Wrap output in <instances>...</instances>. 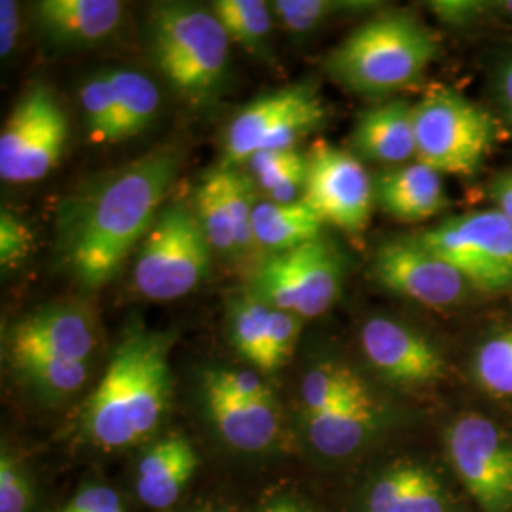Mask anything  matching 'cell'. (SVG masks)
Here are the masks:
<instances>
[{
    "label": "cell",
    "instance_id": "22",
    "mask_svg": "<svg viewBox=\"0 0 512 512\" xmlns=\"http://www.w3.org/2000/svg\"><path fill=\"white\" fill-rule=\"evenodd\" d=\"M366 512H448L437 476L421 465H395L366 495Z\"/></svg>",
    "mask_w": 512,
    "mask_h": 512
},
{
    "label": "cell",
    "instance_id": "2",
    "mask_svg": "<svg viewBox=\"0 0 512 512\" xmlns=\"http://www.w3.org/2000/svg\"><path fill=\"white\" fill-rule=\"evenodd\" d=\"M169 332L131 327L110 355L109 365L82 414L84 435L103 450H122L150 439L171 403Z\"/></svg>",
    "mask_w": 512,
    "mask_h": 512
},
{
    "label": "cell",
    "instance_id": "5",
    "mask_svg": "<svg viewBox=\"0 0 512 512\" xmlns=\"http://www.w3.org/2000/svg\"><path fill=\"white\" fill-rule=\"evenodd\" d=\"M414 129L418 162L440 175H475L497 139L492 114L446 88H433L414 107Z\"/></svg>",
    "mask_w": 512,
    "mask_h": 512
},
{
    "label": "cell",
    "instance_id": "8",
    "mask_svg": "<svg viewBox=\"0 0 512 512\" xmlns=\"http://www.w3.org/2000/svg\"><path fill=\"white\" fill-rule=\"evenodd\" d=\"M416 239L471 287L488 293L512 289V220L499 211L452 217Z\"/></svg>",
    "mask_w": 512,
    "mask_h": 512
},
{
    "label": "cell",
    "instance_id": "7",
    "mask_svg": "<svg viewBox=\"0 0 512 512\" xmlns=\"http://www.w3.org/2000/svg\"><path fill=\"white\" fill-rule=\"evenodd\" d=\"M344 281L342 258L327 239L268 256L256 268L249 294L274 310L300 319L319 317L338 300Z\"/></svg>",
    "mask_w": 512,
    "mask_h": 512
},
{
    "label": "cell",
    "instance_id": "3",
    "mask_svg": "<svg viewBox=\"0 0 512 512\" xmlns=\"http://www.w3.org/2000/svg\"><path fill=\"white\" fill-rule=\"evenodd\" d=\"M435 55L437 42L418 19L384 12L330 52L327 71L353 92L385 95L416 84Z\"/></svg>",
    "mask_w": 512,
    "mask_h": 512
},
{
    "label": "cell",
    "instance_id": "31",
    "mask_svg": "<svg viewBox=\"0 0 512 512\" xmlns=\"http://www.w3.org/2000/svg\"><path fill=\"white\" fill-rule=\"evenodd\" d=\"M222 186L228 213L232 220V230L236 239V255H247L253 247H256L255 228H253V217H255V196L253 186L249 179L232 167H222Z\"/></svg>",
    "mask_w": 512,
    "mask_h": 512
},
{
    "label": "cell",
    "instance_id": "18",
    "mask_svg": "<svg viewBox=\"0 0 512 512\" xmlns=\"http://www.w3.org/2000/svg\"><path fill=\"white\" fill-rule=\"evenodd\" d=\"M40 29L61 44L88 46L110 37L122 23L118 0H42L35 4Z\"/></svg>",
    "mask_w": 512,
    "mask_h": 512
},
{
    "label": "cell",
    "instance_id": "1",
    "mask_svg": "<svg viewBox=\"0 0 512 512\" xmlns=\"http://www.w3.org/2000/svg\"><path fill=\"white\" fill-rule=\"evenodd\" d=\"M179 165L175 148H156L101 179L71 205L61 247L80 285L99 289L120 272L129 251L160 215Z\"/></svg>",
    "mask_w": 512,
    "mask_h": 512
},
{
    "label": "cell",
    "instance_id": "12",
    "mask_svg": "<svg viewBox=\"0 0 512 512\" xmlns=\"http://www.w3.org/2000/svg\"><path fill=\"white\" fill-rule=\"evenodd\" d=\"M372 270L385 289L431 308L456 304L471 287L454 266L416 238L384 243L376 251Z\"/></svg>",
    "mask_w": 512,
    "mask_h": 512
},
{
    "label": "cell",
    "instance_id": "46",
    "mask_svg": "<svg viewBox=\"0 0 512 512\" xmlns=\"http://www.w3.org/2000/svg\"><path fill=\"white\" fill-rule=\"evenodd\" d=\"M181 512H215V511H211V509H205V507H196V509H188V511H181Z\"/></svg>",
    "mask_w": 512,
    "mask_h": 512
},
{
    "label": "cell",
    "instance_id": "19",
    "mask_svg": "<svg viewBox=\"0 0 512 512\" xmlns=\"http://www.w3.org/2000/svg\"><path fill=\"white\" fill-rule=\"evenodd\" d=\"M315 93V86L298 84L279 92L268 93L249 103L236 114V118L226 131L224 167L249 162V158L256 154L260 145L264 143V139Z\"/></svg>",
    "mask_w": 512,
    "mask_h": 512
},
{
    "label": "cell",
    "instance_id": "11",
    "mask_svg": "<svg viewBox=\"0 0 512 512\" xmlns=\"http://www.w3.org/2000/svg\"><path fill=\"white\" fill-rule=\"evenodd\" d=\"M302 200L323 222L346 232H361L376 196L365 165L346 150L319 141L306 156Z\"/></svg>",
    "mask_w": 512,
    "mask_h": 512
},
{
    "label": "cell",
    "instance_id": "15",
    "mask_svg": "<svg viewBox=\"0 0 512 512\" xmlns=\"http://www.w3.org/2000/svg\"><path fill=\"white\" fill-rule=\"evenodd\" d=\"M202 389L209 420L230 448L245 454H262L281 440L283 418L274 393L241 401L209 385H202Z\"/></svg>",
    "mask_w": 512,
    "mask_h": 512
},
{
    "label": "cell",
    "instance_id": "40",
    "mask_svg": "<svg viewBox=\"0 0 512 512\" xmlns=\"http://www.w3.org/2000/svg\"><path fill=\"white\" fill-rule=\"evenodd\" d=\"M431 10L446 25H469L480 18L486 4L476 0H437L431 2Z\"/></svg>",
    "mask_w": 512,
    "mask_h": 512
},
{
    "label": "cell",
    "instance_id": "45",
    "mask_svg": "<svg viewBox=\"0 0 512 512\" xmlns=\"http://www.w3.org/2000/svg\"><path fill=\"white\" fill-rule=\"evenodd\" d=\"M499 6H503V10L512 16V2H503V4H499Z\"/></svg>",
    "mask_w": 512,
    "mask_h": 512
},
{
    "label": "cell",
    "instance_id": "26",
    "mask_svg": "<svg viewBox=\"0 0 512 512\" xmlns=\"http://www.w3.org/2000/svg\"><path fill=\"white\" fill-rule=\"evenodd\" d=\"M249 171L274 203L300 202L306 184V156L291 150H262L249 158Z\"/></svg>",
    "mask_w": 512,
    "mask_h": 512
},
{
    "label": "cell",
    "instance_id": "30",
    "mask_svg": "<svg viewBox=\"0 0 512 512\" xmlns=\"http://www.w3.org/2000/svg\"><path fill=\"white\" fill-rule=\"evenodd\" d=\"M363 384V378L351 368L338 363H321L310 368L302 380V412L304 418L327 410L330 404Z\"/></svg>",
    "mask_w": 512,
    "mask_h": 512
},
{
    "label": "cell",
    "instance_id": "44",
    "mask_svg": "<svg viewBox=\"0 0 512 512\" xmlns=\"http://www.w3.org/2000/svg\"><path fill=\"white\" fill-rule=\"evenodd\" d=\"M260 512H310L300 501L293 497H277L270 501Z\"/></svg>",
    "mask_w": 512,
    "mask_h": 512
},
{
    "label": "cell",
    "instance_id": "34",
    "mask_svg": "<svg viewBox=\"0 0 512 512\" xmlns=\"http://www.w3.org/2000/svg\"><path fill=\"white\" fill-rule=\"evenodd\" d=\"M361 8L359 2H332V0H277L274 2V14L291 33L302 35L319 27L323 21Z\"/></svg>",
    "mask_w": 512,
    "mask_h": 512
},
{
    "label": "cell",
    "instance_id": "14",
    "mask_svg": "<svg viewBox=\"0 0 512 512\" xmlns=\"http://www.w3.org/2000/svg\"><path fill=\"white\" fill-rule=\"evenodd\" d=\"M361 346L368 363L393 384H431L446 368L439 349L425 336L393 319H368L361 332Z\"/></svg>",
    "mask_w": 512,
    "mask_h": 512
},
{
    "label": "cell",
    "instance_id": "47",
    "mask_svg": "<svg viewBox=\"0 0 512 512\" xmlns=\"http://www.w3.org/2000/svg\"><path fill=\"white\" fill-rule=\"evenodd\" d=\"M122 512H126V511H122Z\"/></svg>",
    "mask_w": 512,
    "mask_h": 512
},
{
    "label": "cell",
    "instance_id": "37",
    "mask_svg": "<svg viewBox=\"0 0 512 512\" xmlns=\"http://www.w3.org/2000/svg\"><path fill=\"white\" fill-rule=\"evenodd\" d=\"M203 385H209L220 393L234 397V399H241V401L260 399V397L272 393L268 384L251 370L213 368L203 374Z\"/></svg>",
    "mask_w": 512,
    "mask_h": 512
},
{
    "label": "cell",
    "instance_id": "29",
    "mask_svg": "<svg viewBox=\"0 0 512 512\" xmlns=\"http://www.w3.org/2000/svg\"><path fill=\"white\" fill-rule=\"evenodd\" d=\"M196 217L202 224L203 234L211 249L220 255H236V239L232 230V220L226 205L222 175L211 173L196 192Z\"/></svg>",
    "mask_w": 512,
    "mask_h": 512
},
{
    "label": "cell",
    "instance_id": "27",
    "mask_svg": "<svg viewBox=\"0 0 512 512\" xmlns=\"http://www.w3.org/2000/svg\"><path fill=\"white\" fill-rule=\"evenodd\" d=\"M272 308L251 294L239 298L230 311V338L239 355L256 368H266L268 325Z\"/></svg>",
    "mask_w": 512,
    "mask_h": 512
},
{
    "label": "cell",
    "instance_id": "42",
    "mask_svg": "<svg viewBox=\"0 0 512 512\" xmlns=\"http://www.w3.org/2000/svg\"><path fill=\"white\" fill-rule=\"evenodd\" d=\"M490 196L495 203V211L512 220V171L497 177L490 186Z\"/></svg>",
    "mask_w": 512,
    "mask_h": 512
},
{
    "label": "cell",
    "instance_id": "10",
    "mask_svg": "<svg viewBox=\"0 0 512 512\" xmlns=\"http://www.w3.org/2000/svg\"><path fill=\"white\" fill-rule=\"evenodd\" d=\"M448 456L484 512H512V446L492 421L461 416L446 435Z\"/></svg>",
    "mask_w": 512,
    "mask_h": 512
},
{
    "label": "cell",
    "instance_id": "41",
    "mask_svg": "<svg viewBox=\"0 0 512 512\" xmlns=\"http://www.w3.org/2000/svg\"><path fill=\"white\" fill-rule=\"evenodd\" d=\"M18 31V4L12 0H2L0 2V54L2 57L12 54L18 40Z\"/></svg>",
    "mask_w": 512,
    "mask_h": 512
},
{
    "label": "cell",
    "instance_id": "24",
    "mask_svg": "<svg viewBox=\"0 0 512 512\" xmlns=\"http://www.w3.org/2000/svg\"><path fill=\"white\" fill-rule=\"evenodd\" d=\"M109 80L116 99V141L139 135L150 126L160 105L156 84L135 71H110Z\"/></svg>",
    "mask_w": 512,
    "mask_h": 512
},
{
    "label": "cell",
    "instance_id": "4",
    "mask_svg": "<svg viewBox=\"0 0 512 512\" xmlns=\"http://www.w3.org/2000/svg\"><path fill=\"white\" fill-rule=\"evenodd\" d=\"M150 48L175 90L190 99H202L224 76L230 38L213 10L169 2L152 12Z\"/></svg>",
    "mask_w": 512,
    "mask_h": 512
},
{
    "label": "cell",
    "instance_id": "20",
    "mask_svg": "<svg viewBox=\"0 0 512 512\" xmlns=\"http://www.w3.org/2000/svg\"><path fill=\"white\" fill-rule=\"evenodd\" d=\"M374 196L385 213L406 222L431 219L448 207L442 175L420 162L382 173Z\"/></svg>",
    "mask_w": 512,
    "mask_h": 512
},
{
    "label": "cell",
    "instance_id": "38",
    "mask_svg": "<svg viewBox=\"0 0 512 512\" xmlns=\"http://www.w3.org/2000/svg\"><path fill=\"white\" fill-rule=\"evenodd\" d=\"M33 249L31 230L12 213L0 215V264L4 268L21 262Z\"/></svg>",
    "mask_w": 512,
    "mask_h": 512
},
{
    "label": "cell",
    "instance_id": "6",
    "mask_svg": "<svg viewBox=\"0 0 512 512\" xmlns=\"http://www.w3.org/2000/svg\"><path fill=\"white\" fill-rule=\"evenodd\" d=\"M211 253L196 211L173 203L156 217L141 243L133 283L150 300H177L207 277Z\"/></svg>",
    "mask_w": 512,
    "mask_h": 512
},
{
    "label": "cell",
    "instance_id": "33",
    "mask_svg": "<svg viewBox=\"0 0 512 512\" xmlns=\"http://www.w3.org/2000/svg\"><path fill=\"white\" fill-rule=\"evenodd\" d=\"M86 128L97 143H116V99L109 73L95 74L80 90Z\"/></svg>",
    "mask_w": 512,
    "mask_h": 512
},
{
    "label": "cell",
    "instance_id": "39",
    "mask_svg": "<svg viewBox=\"0 0 512 512\" xmlns=\"http://www.w3.org/2000/svg\"><path fill=\"white\" fill-rule=\"evenodd\" d=\"M124 505L118 492L109 486H86L61 509V512H122Z\"/></svg>",
    "mask_w": 512,
    "mask_h": 512
},
{
    "label": "cell",
    "instance_id": "9",
    "mask_svg": "<svg viewBox=\"0 0 512 512\" xmlns=\"http://www.w3.org/2000/svg\"><path fill=\"white\" fill-rule=\"evenodd\" d=\"M69 122L46 86L25 93L0 133V177L4 183H35L61 160Z\"/></svg>",
    "mask_w": 512,
    "mask_h": 512
},
{
    "label": "cell",
    "instance_id": "16",
    "mask_svg": "<svg viewBox=\"0 0 512 512\" xmlns=\"http://www.w3.org/2000/svg\"><path fill=\"white\" fill-rule=\"evenodd\" d=\"M378 421V408L363 382L353 391L330 404L327 410L304 418L306 439L325 458H348L372 435Z\"/></svg>",
    "mask_w": 512,
    "mask_h": 512
},
{
    "label": "cell",
    "instance_id": "28",
    "mask_svg": "<svg viewBox=\"0 0 512 512\" xmlns=\"http://www.w3.org/2000/svg\"><path fill=\"white\" fill-rule=\"evenodd\" d=\"M213 14L230 40L256 50L270 35L272 10L262 0H217Z\"/></svg>",
    "mask_w": 512,
    "mask_h": 512
},
{
    "label": "cell",
    "instance_id": "36",
    "mask_svg": "<svg viewBox=\"0 0 512 512\" xmlns=\"http://www.w3.org/2000/svg\"><path fill=\"white\" fill-rule=\"evenodd\" d=\"M300 332H302V319L298 315L272 308L264 372H274L291 359L294 348L298 344Z\"/></svg>",
    "mask_w": 512,
    "mask_h": 512
},
{
    "label": "cell",
    "instance_id": "32",
    "mask_svg": "<svg viewBox=\"0 0 512 512\" xmlns=\"http://www.w3.org/2000/svg\"><path fill=\"white\" fill-rule=\"evenodd\" d=\"M475 376L495 397H512V330L486 340L476 351Z\"/></svg>",
    "mask_w": 512,
    "mask_h": 512
},
{
    "label": "cell",
    "instance_id": "25",
    "mask_svg": "<svg viewBox=\"0 0 512 512\" xmlns=\"http://www.w3.org/2000/svg\"><path fill=\"white\" fill-rule=\"evenodd\" d=\"M19 378L40 397L57 401L78 393L90 378V363L55 359L38 353L10 355Z\"/></svg>",
    "mask_w": 512,
    "mask_h": 512
},
{
    "label": "cell",
    "instance_id": "13",
    "mask_svg": "<svg viewBox=\"0 0 512 512\" xmlns=\"http://www.w3.org/2000/svg\"><path fill=\"white\" fill-rule=\"evenodd\" d=\"M10 355L38 353L55 359L90 363L99 346L92 311L80 304H54L23 317L10 330Z\"/></svg>",
    "mask_w": 512,
    "mask_h": 512
},
{
    "label": "cell",
    "instance_id": "35",
    "mask_svg": "<svg viewBox=\"0 0 512 512\" xmlns=\"http://www.w3.org/2000/svg\"><path fill=\"white\" fill-rule=\"evenodd\" d=\"M35 503L33 478L8 448L0 456V512H31Z\"/></svg>",
    "mask_w": 512,
    "mask_h": 512
},
{
    "label": "cell",
    "instance_id": "43",
    "mask_svg": "<svg viewBox=\"0 0 512 512\" xmlns=\"http://www.w3.org/2000/svg\"><path fill=\"white\" fill-rule=\"evenodd\" d=\"M497 90H499V101L501 107L505 110L507 118L512 124V57L501 67L499 80H497Z\"/></svg>",
    "mask_w": 512,
    "mask_h": 512
},
{
    "label": "cell",
    "instance_id": "17",
    "mask_svg": "<svg viewBox=\"0 0 512 512\" xmlns=\"http://www.w3.org/2000/svg\"><path fill=\"white\" fill-rule=\"evenodd\" d=\"M200 467V458L190 440L171 435L156 440L137 461L135 492L143 505L167 511L179 503L186 486Z\"/></svg>",
    "mask_w": 512,
    "mask_h": 512
},
{
    "label": "cell",
    "instance_id": "23",
    "mask_svg": "<svg viewBox=\"0 0 512 512\" xmlns=\"http://www.w3.org/2000/svg\"><path fill=\"white\" fill-rule=\"evenodd\" d=\"M323 219L304 200L294 203L256 202L253 228L256 247L272 253L291 251L321 238Z\"/></svg>",
    "mask_w": 512,
    "mask_h": 512
},
{
    "label": "cell",
    "instance_id": "21",
    "mask_svg": "<svg viewBox=\"0 0 512 512\" xmlns=\"http://www.w3.org/2000/svg\"><path fill=\"white\" fill-rule=\"evenodd\" d=\"M353 145L382 164H404L416 158L414 107L406 101H391L366 110L353 131Z\"/></svg>",
    "mask_w": 512,
    "mask_h": 512
}]
</instances>
